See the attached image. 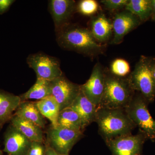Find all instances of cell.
<instances>
[{
	"label": "cell",
	"mask_w": 155,
	"mask_h": 155,
	"mask_svg": "<svg viewBox=\"0 0 155 155\" xmlns=\"http://www.w3.org/2000/svg\"><path fill=\"white\" fill-rule=\"evenodd\" d=\"M151 3L152 9V15L151 18L155 17V0H151Z\"/></svg>",
	"instance_id": "29"
},
{
	"label": "cell",
	"mask_w": 155,
	"mask_h": 155,
	"mask_svg": "<svg viewBox=\"0 0 155 155\" xmlns=\"http://www.w3.org/2000/svg\"><path fill=\"white\" fill-rule=\"evenodd\" d=\"M76 9L82 15L90 16L95 14L98 11L99 5L94 0H82L78 2Z\"/></svg>",
	"instance_id": "24"
},
{
	"label": "cell",
	"mask_w": 155,
	"mask_h": 155,
	"mask_svg": "<svg viewBox=\"0 0 155 155\" xmlns=\"http://www.w3.org/2000/svg\"><path fill=\"white\" fill-rule=\"evenodd\" d=\"M105 74L101 64L97 63L88 80L81 85L84 94L97 108L99 105L104 89Z\"/></svg>",
	"instance_id": "10"
},
{
	"label": "cell",
	"mask_w": 155,
	"mask_h": 155,
	"mask_svg": "<svg viewBox=\"0 0 155 155\" xmlns=\"http://www.w3.org/2000/svg\"><path fill=\"white\" fill-rule=\"evenodd\" d=\"M83 135L81 130L51 126L47 130L45 143L59 154L69 155L72 147Z\"/></svg>",
	"instance_id": "6"
},
{
	"label": "cell",
	"mask_w": 155,
	"mask_h": 155,
	"mask_svg": "<svg viewBox=\"0 0 155 155\" xmlns=\"http://www.w3.org/2000/svg\"><path fill=\"white\" fill-rule=\"evenodd\" d=\"M15 2L14 0H0V14H5Z\"/></svg>",
	"instance_id": "27"
},
{
	"label": "cell",
	"mask_w": 155,
	"mask_h": 155,
	"mask_svg": "<svg viewBox=\"0 0 155 155\" xmlns=\"http://www.w3.org/2000/svg\"><path fill=\"white\" fill-rule=\"evenodd\" d=\"M21 102L19 96L0 89V130L11 121Z\"/></svg>",
	"instance_id": "15"
},
{
	"label": "cell",
	"mask_w": 155,
	"mask_h": 155,
	"mask_svg": "<svg viewBox=\"0 0 155 155\" xmlns=\"http://www.w3.org/2000/svg\"><path fill=\"white\" fill-rule=\"evenodd\" d=\"M46 149L45 143L32 141L25 155H45Z\"/></svg>",
	"instance_id": "26"
},
{
	"label": "cell",
	"mask_w": 155,
	"mask_h": 155,
	"mask_svg": "<svg viewBox=\"0 0 155 155\" xmlns=\"http://www.w3.org/2000/svg\"><path fill=\"white\" fill-rule=\"evenodd\" d=\"M91 32L97 42L109 40L113 31L112 22L103 14L94 17L91 22Z\"/></svg>",
	"instance_id": "17"
},
{
	"label": "cell",
	"mask_w": 155,
	"mask_h": 155,
	"mask_svg": "<svg viewBox=\"0 0 155 155\" xmlns=\"http://www.w3.org/2000/svg\"><path fill=\"white\" fill-rule=\"evenodd\" d=\"M141 155L140 154H138V155Z\"/></svg>",
	"instance_id": "33"
},
{
	"label": "cell",
	"mask_w": 155,
	"mask_h": 155,
	"mask_svg": "<svg viewBox=\"0 0 155 155\" xmlns=\"http://www.w3.org/2000/svg\"><path fill=\"white\" fill-rule=\"evenodd\" d=\"M31 142L11 124L4 134L3 151L8 155H25Z\"/></svg>",
	"instance_id": "13"
},
{
	"label": "cell",
	"mask_w": 155,
	"mask_h": 155,
	"mask_svg": "<svg viewBox=\"0 0 155 155\" xmlns=\"http://www.w3.org/2000/svg\"><path fill=\"white\" fill-rule=\"evenodd\" d=\"M141 22L138 17L126 10L117 13L112 22L114 36L111 43H121L125 35L138 27Z\"/></svg>",
	"instance_id": "12"
},
{
	"label": "cell",
	"mask_w": 155,
	"mask_h": 155,
	"mask_svg": "<svg viewBox=\"0 0 155 155\" xmlns=\"http://www.w3.org/2000/svg\"><path fill=\"white\" fill-rule=\"evenodd\" d=\"M147 101L140 94L134 95L125 108L130 120L147 138L155 140V121L147 108Z\"/></svg>",
	"instance_id": "5"
},
{
	"label": "cell",
	"mask_w": 155,
	"mask_h": 155,
	"mask_svg": "<svg viewBox=\"0 0 155 155\" xmlns=\"http://www.w3.org/2000/svg\"><path fill=\"white\" fill-rule=\"evenodd\" d=\"M14 115L35 123L42 129L45 127L46 121L35 102H21Z\"/></svg>",
	"instance_id": "18"
},
{
	"label": "cell",
	"mask_w": 155,
	"mask_h": 155,
	"mask_svg": "<svg viewBox=\"0 0 155 155\" xmlns=\"http://www.w3.org/2000/svg\"><path fill=\"white\" fill-rule=\"evenodd\" d=\"M146 137L141 133L127 134L106 142L112 155L140 154Z\"/></svg>",
	"instance_id": "9"
},
{
	"label": "cell",
	"mask_w": 155,
	"mask_h": 155,
	"mask_svg": "<svg viewBox=\"0 0 155 155\" xmlns=\"http://www.w3.org/2000/svg\"><path fill=\"white\" fill-rule=\"evenodd\" d=\"M134 95L127 78L106 73L104 89L97 108L125 109Z\"/></svg>",
	"instance_id": "3"
},
{
	"label": "cell",
	"mask_w": 155,
	"mask_h": 155,
	"mask_svg": "<svg viewBox=\"0 0 155 155\" xmlns=\"http://www.w3.org/2000/svg\"><path fill=\"white\" fill-rule=\"evenodd\" d=\"M27 63L36 73L37 78L51 81L64 75L58 59L43 53L29 55Z\"/></svg>",
	"instance_id": "7"
},
{
	"label": "cell",
	"mask_w": 155,
	"mask_h": 155,
	"mask_svg": "<svg viewBox=\"0 0 155 155\" xmlns=\"http://www.w3.org/2000/svg\"><path fill=\"white\" fill-rule=\"evenodd\" d=\"M0 155H3L2 151L1 149H0Z\"/></svg>",
	"instance_id": "31"
},
{
	"label": "cell",
	"mask_w": 155,
	"mask_h": 155,
	"mask_svg": "<svg viewBox=\"0 0 155 155\" xmlns=\"http://www.w3.org/2000/svg\"><path fill=\"white\" fill-rule=\"evenodd\" d=\"M111 73L119 77H124L130 72L129 63L122 59H116L110 65Z\"/></svg>",
	"instance_id": "23"
},
{
	"label": "cell",
	"mask_w": 155,
	"mask_h": 155,
	"mask_svg": "<svg viewBox=\"0 0 155 155\" xmlns=\"http://www.w3.org/2000/svg\"><path fill=\"white\" fill-rule=\"evenodd\" d=\"M56 33L58 44L64 49L90 57L103 53L104 46L96 40L87 28L69 24Z\"/></svg>",
	"instance_id": "1"
},
{
	"label": "cell",
	"mask_w": 155,
	"mask_h": 155,
	"mask_svg": "<svg viewBox=\"0 0 155 155\" xmlns=\"http://www.w3.org/2000/svg\"><path fill=\"white\" fill-rule=\"evenodd\" d=\"M11 124L31 141L45 143V140L42 128L32 122L18 116H13Z\"/></svg>",
	"instance_id": "16"
},
{
	"label": "cell",
	"mask_w": 155,
	"mask_h": 155,
	"mask_svg": "<svg viewBox=\"0 0 155 155\" xmlns=\"http://www.w3.org/2000/svg\"><path fill=\"white\" fill-rule=\"evenodd\" d=\"M73 0H51L48 10L52 18L56 32L69 25V20L76 10Z\"/></svg>",
	"instance_id": "11"
},
{
	"label": "cell",
	"mask_w": 155,
	"mask_h": 155,
	"mask_svg": "<svg viewBox=\"0 0 155 155\" xmlns=\"http://www.w3.org/2000/svg\"><path fill=\"white\" fill-rule=\"evenodd\" d=\"M99 133L107 142L122 136L131 134L136 126L125 109L97 108L95 121Z\"/></svg>",
	"instance_id": "2"
},
{
	"label": "cell",
	"mask_w": 155,
	"mask_h": 155,
	"mask_svg": "<svg viewBox=\"0 0 155 155\" xmlns=\"http://www.w3.org/2000/svg\"><path fill=\"white\" fill-rule=\"evenodd\" d=\"M155 58L141 56L127 80L131 88L144 97L148 103H152L155 97V79L152 73Z\"/></svg>",
	"instance_id": "4"
},
{
	"label": "cell",
	"mask_w": 155,
	"mask_h": 155,
	"mask_svg": "<svg viewBox=\"0 0 155 155\" xmlns=\"http://www.w3.org/2000/svg\"><path fill=\"white\" fill-rule=\"evenodd\" d=\"M46 149L45 155H62L59 154L58 153L56 152L52 149L50 147L45 144Z\"/></svg>",
	"instance_id": "28"
},
{
	"label": "cell",
	"mask_w": 155,
	"mask_h": 155,
	"mask_svg": "<svg viewBox=\"0 0 155 155\" xmlns=\"http://www.w3.org/2000/svg\"><path fill=\"white\" fill-rule=\"evenodd\" d=\"M52 96L60 106V111L69 107L80 93L81 85L67 79L63 75L51 81Z\"/></svg>",
	"instance_id": "8"
},
{
	"label": "cell",
	"mask_w": 155,
	"mask_h": 155,
	"mask_svg": "<svg viewBox=\"0 0 155 155\" xmlns=\"http://www.w3.org/2000/svg\"><path fill=\"white\" fill-rule=\"evenodd\" d=\"M125 8L138 17L141 22L148 20L152 15L151 0H128Z\"/></svg>",
	"instance_id": "21"
},
{
	"label": "cell",
	"mask_w": 155,
	"mask_h": 155,
	"mask_svg": "<svg viewBox=\"0 0 155 155\" xmlns=\"http://www.w3.org/2000/svg\"></svg>",
	"instance_id": "34"
},
{
	"label": "cell",
	"mask_w": 155,
	"mask_h": 155,
	"mask_svg": "<svg viewBox=\"0 0 155 155\" xmlns=\"http://www.w3.org/2000/svg\"><path fill=\"white\" fill-rule=\"evenodd\" d=\"M58 127L84 131L80 117L75 111L69 107L60 111L58 116Z\"/></svg>",
	"instance_id": "22"
},
{
	"label": "cell",
	"mask_w": 155,
	"mask_h": 155,
	"mask_svg": "<svg viewBox=\"0 0 155 155\" xmlns=\"http://www.w3.org/2000/svg\"><path fill=\"white\" fill-rule=\"evenodd\" d=\"M152 73L153 76V77L155 79V64H154V65L153 67Z\"/></svg>",
	"instance_id": "30"
},
{
	"label": "cell",
	"mask_w": 155,
	"mask_h": 155,
	"mask_svg": "<svg viewBox=\"0 0 155 155\" xmlns=\"http://www.w3.org/2000/svg\"><path fill=\"white\" fill-rule=\"evenodd\" d=\"M69 107L78 114L84 130L93 122H95L97 107L87 98L81 90Z\"/></svg>",
	"instance_id": "14"
},
{
	"label": "cell",
	"mask_w": 155,
	"mask_h": 155,
	"mask_svg": "<svg viewBox=\"0 0 155 155\" xmlns=\"http://www.w3.org/2000/svg\"><path fill=\"white\" fill-rule=\"evenodd\" d=\"M51 95V81L37 78L35 83L25 93L19 95L21 102L29 100H41Z\"/></svg>",
	"instance_id": "20"
},
{
	"label": "cell",
	"mask_w": 155,
	"mask_h": 155,
	"mask_svg": "<svg viewBox=\"0 0 155 155\" xmlns=\"http://www.w3.org/2000/svg\"><path fill=\"white\" fill-rule=\"evenodd\" d=\"M152 19L153 20H154V21H155V17H153V18Z\"/></svg>",
	"instance_id": "32"
},
{
	"label": "cell",
	"mask_w": 155,
	"mask_h": 155,
	"mask_svg": "<svg viewBox=\"0 0 155 155\" xmlns=\"http://www.w3.org/2000/svg\"><path fill=\"white\" fill-rule=\"evenodd\" d=\"M128 0H102L101 2L109 11H114L125 7Z\"/></svg>",
	"instance_id": "25"
},
{
	"label": "cell",
	"mask_w": 155,
	"mask_h": 155,
	"mask_svg": "<svg viewBox=\"0 0 155 155\" xmlns=\"http://www.w3.org/2000/svg\"><path fill=\"white\" fill-rule=\"evenodd\" d=\"M35 103L42 115L51 121L52 127H58L60 108L55 99L51 95Z\"/></svg>",
	"instance_id": "19"
}]
</instances>
